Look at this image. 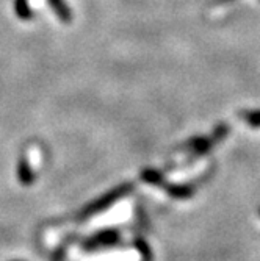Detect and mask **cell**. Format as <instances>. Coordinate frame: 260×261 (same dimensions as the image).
<instances>
[{"instance_id":"1","label":"cell","mask_w":260,"mask_h":261,"mask_svg":"<svg viewBox=\"0 0 260 261\" xmlns=\"http://www.w3.org/2000/svg\"><path fill=\"white\" fill-rule=\"evenodd\" d=\"M132 191H133V183H123V185L114 186L113 189H110L108 193L102 194L99 199L92 200L86 206H83L80 210V213L77 215V219L79 221H86L89 218L101 215L102 211L111 208L116 202H120L121 199L127 197Z\"/></svg>"},{"instance_id":"2","label":"cell","mask_w":260,"mask_h":261,"mask_svg":"<svg viewBox=\"0 0 260 261\" xmlns=\"http://www.w3.org/2000/svg\"><path fill=\"white\" fill-rule=\"evenodd\" d=\"M227 133H229V125L227 124H218L210 136L190 138L186 142H183V144L180 146V149L188 152V161L198 160L199 156L210 152L218 144V142H221L227 136Z\"/></svg>"},{"instance_id":"3","label":"cell","mask_w":260,"mask_h":261,"mask_svg":"<svg viewBox=\"0 0 260 261\" xmlns=\"http://www.w3.org/2000/svg\"><path fill=\"white\" fill-rule=\"evenodd\" d=\"M120 241H121V231L120 230L117 228H104V230H99L98 233L91 234L82 246L85 250L94 252V250L113 247Z\"/></svg>"},{"instance_id":"4","label":"cell","mask_w":260,"mask_h":261,"mask_svg":"<svg viewBox=\"0 0 260 261\" xmlns=\"http://www.w3.org/2000/svg\"><path fill=\"white\" fill-rule=\"evenodd\" d=\"M47 4L52 8L54 14L64 23L73 22V10L67 7L64 0H47Z\"/></svg>"},{"instance_id":"5","label":"cell","mask_w":260,"mask_h":261,"mask_svg":"<svg viewBox=\"0 0 260 261\" xmlns=\"http://www.w3.org/2000/svg\"><path fill=\"white\" fill-rule=\"evenodd\" d=\"M161 188L174 199H188L195 194V189L188 185H170V183L164 181L161 185Z\"/></svg>"},{"instance_id":"6","label":"cell","mask_w":260,"mask_h":261,"mask_svg":"<svg viewBox=\"0 0 260 261\" xmlns=\"http://www.w3.org/2000/svg\"><path fill=\"white\" fill-rule=\"evenodd\" d=\"M17 178L22 185H32L35 180V172L30 168V163L23 156L17 163Z\"/></svg>"},{"instance_id":"7","label":"cell","mask_w":260,"mask_h":261,"mask_svg":"<svg viewBox=\"0 0 260 261\" xmlns=\"http://www.w3.org/2000/svg\"><path fill=\"white\" fill-rule=\"evenodd\" d=\"M14 14L20 20H32L35 17V13L29 4V0H14Z\"/></svg>"},{"instance_id":"8","label":"cell","mask_w":260,"mask_h":261,"mask_svg":"<svg viewBox=\"0 0 260 261\" xmlns=\"http://www.w3.org/2000/svg\"><path fill=\"white\" fill-rule=\"evenodd\" d=\"M141 180H145V181H148V183H151L154 186H161L164 183L163 174L158 172L157 169H151V168H148V169H145L143 172H141Z\"/></svg>"},{"instance_id":"9","label":"cell","mask_w":260,"mask_h":261,"mask_svg":"<svg viewBox=\"0 0 260 261\" xmlns=\"http://www.w3.org/2000/svg\"><path fill=\"white\" fill-rule=\"evenodd\" d=\"M242 119L251 127V128H260V110H248L240 113Z\"/></svg>"},{"instance_id":"10","label":"cell","mask_w":260,"mask_h":261,"mask_svg":"<svg viewBox=\"0 0 260 261\" xmlns=\"http://www.w3.org/2000/svg\"><path fill=\"white\" fill-rule=\"evenodd\" d=\"M235 2V0H215V5H224V4H230Z\"/></svg>"},{"instance_id":"11","label":"cell","mask_w":260,"mask_h":261,"mask_svg":"<svg viewBox=\"0 0 260 261\" xmlns=\"http://www.w3.org/2000/svg\"><path fill=\"white\" fill-rule=\"evenodd\" d=\"M258 215H260V208H258Z\"/></svg>"}]
</instances>
